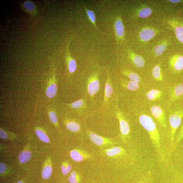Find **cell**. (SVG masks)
I'll return each instance as SVG.
<instances>
[{
    "mask_svg": "<svg viewBox=\"0 0 183 183\" xmlns=\"http://www.w3.org/2000/svg\"><path fill=\"white\" fill-rule=\"evenodd\" d=\"M140 124L148 133L153 144L157 151L161 148L160 135L156 125L152 118L147 115L142 114L139 117Z\"/></svg>",
    "mask_w": 183,
    "mask_h": 183,
    "instance_id": "obj_1",
    "label": "cell"
},
{
    "mask_svg": "<svg viewBox=\"0 0 183 183\" xmlns=\"http://www.w3.org/2000/svg\"><path fill=\"white\" fill-rule=\"evenodd\" d=\"M183 117V111H177L173 113L169 117V121L171 128L170 131V146L172 148L174 146V136L175 132L179 127Z\"/></svg>",
    "mask_w": 183,
    "mask_h": 183,
    "instance_id": "obj_2",
    "label": "cell"
},
{
    "mask_svg": "<svg viewBox=\"0 0 183 183\" xmlns=\"http://www.w3.org/2000/svg\"><path fill=\"white\" fill-rule=\"evenodd\" d=\"M159 30L156 27L145 26L139 29L137 34L139 41L142 43H146L156 36Z\"/></svg>",
    "mask_w": 183,
    "mask_h": 183,
    "instance_id": "obj_3",
    "label": "cell"
},
{
    "mask_svg": "<svg viewBox=\"0 0 183 183\" xmlns=\"http://www.w3.org/2000/svg\"><path fill=\"white\" fill-rule=\"evenodd\" d=\"M113 28L116 42L118 44H121L124 39L125 32L124 25L120 15H118L115 17Z\"/></svg>",
    "mask_w": 183,
    "mask_h": 183,
    "instance_id": "obj_4",
    "label": "cell"
},
{
    "mask_svg": "<svg viewBox=\"0 0 183 183\" xmlns=\"http://www.w3.org/2000/svg\"><path fill=\"white\" fill-rule=\"evenodd\" d=\"M153 10L149 6L141 4L132 10V16L134 19H146L151 16Z\"/></svg>",
    "mask_w": 183,
    "mask_h": 183,
    "instance_id": "obj_5",
    "label": "cell"
},
{
    "mask_svg": "<svg viewBox=\"0 0 183 183\" xmlns=\"http://www.w3.org/2000/svg\"><path fill=\"white\" fill-rule=\"evenodd\" d=\"M87 83V91L90 96H93L99 92L100 87L97 73L95 72L90 76Z\"/></svg>",
    "mask_w": 183,
    "mask_h": 183,
    "instance_id": "obj_6",
    "label": "cell"
},
{
    "mask_svg": "<svg viewBox=\"0 0 183 183\" xmlns=\"http://www.w3.org/2000/svg\"><path fill=\"white\" fill-rule=\"evenodd\" d=\"M116 115L119 123L120 130L122 138L124 140L130 134L129 125L125 119L124 115L119 110H117Z\"/></svg>",
    "mask_w": 183,
    "mask_h": 183,
    "instance_id": "obj_7",
    "label": "cell"
},
{
    "mask_svg": "<svg viewBox=\"0 0 183 183\" xmlns=\"http://www.w3.org/2000/svg\"><path fill=\"white\" fill-rule=\"evenodd\" d=\"M87 134L91 142L98 146H106L114 144L113 142L110 139L100 136L91 131L87 132Z\"/></svg>",
    "mask_w": 183,
    "mask_h": 183,
    "instance_id": "obj_8",
    "label": "cell"
},
{
    "mask_svg": "<svg viewBox=\"0 0 183 183\" xmlns=\"http://www.w3.org/2000/svg\"><path fill=\"white\" fill-rule=\"evenodd\" d=\"M167 22L174 32L177 39L183 44V24L173 19L167 20Z\"/></svg>",
    "mask_w": 183,
    "mask_h": 183,
    "instance_id": "obj_9",
    "label": "cell"
},
{
    "mask_svg": "<svg viewBox=\"0 0 183 183\" xmlns=\"http://www.w3.org/2000/svg\"><path fill=\"white\" fill-rule=\"evenodd\" d=\"M151 113L159 122L160 126L164 127H166V122L165 117L161 107L155 105L151 107Z\"/></svg>",
    "mask_w": 183,
    "mask_h": 183,
    "instance_id": "obj_10",
    "label": "cell"
},
{
    "mask_svg": "<svg viewBox=\"0 0 183 183\" xmlns=\"http://www.w3.org/2000/svg\"><path fill=\"white\" fill-rule=\"evenodd\" d=\"M70 154L72 159L76 162L85 161L91 157V155L87 152L80 150H72Z\"/></svg>",
    "mask_w": 183,
    "mask_h": 183,
    "instance_id": "obj_11",
    "label": "cell"
},
{
    "mask_svg": "<svg viewBox=\"0 0 183 183\" xmlns=\"http://www.w3.org/2000/svg\"><path fill=\"white\" fill-rule=\"evenodd\" d=\"M170 65L172 69L174 71L179 72L183 69V56L176 55L170 59Z\"/></svg>",
    "mask_w": 183,
    "mask_h": 183,
    "instance_id": "obj_12",
    "label": "cell"
},
{
    "mask_svg": "<svg viewBox=\"0 0 183 183\" xmlns=\"http://www.w3.org/2000/svg\"><path fill=\"white\" fill-rule=\"evenodd\" d=\"M128 54L130 60L137 67L140 68L144 66V59L142 56L135 53L130 49L128 50Z\"/></svg>",
    "mask_w": 183,
    "mask_h": 183,
    "instance_id": "obj_13",
    "label": "cell"
},
{
    "mask_svg": "<svg viewBox=\"0 0 183 183\" xmlns=\"http://www.w3.org/2000/svg\"><path fill=\"white\" fill-rule=\"evenodd\" d=\"M70 41L69 42L67 47V52L66 57V61L67 62V69L70 73H73L77 69L76 62L73 58L72 57L70 53L69 49V46Z\"/></svg>",
    "mask_w": 183,
    "mask_h": 183,
    "instance_id": "obj_14",
    "label": "cell"
},
{
    "mask_svg": "<svg viewBox=\"0 0 183 183\" xmlns=\"http://www.w3.org/2000/svg\"><path fill=\"white\" fill-rule=\"evenodd\" d=\"M56 80L53 76V78L52 79L46 91V95L47 97L52 98L56 96L57 91V87Z\"/></svg>",
    "mask_w": 183,
    "mask_h": 183,
    "instance_id": "obj_15",
    "label": "cell"
},
{
    "mask_svg": "<svg viewBox=\"0 0 183 183\" xmlns=\"http://www.w3.org/2000/svg\"><path fill=\"white\" fill-rule=\"evenodd\" d=\"M183 94V84H180L175 86L172 90L170 94V101L174 102Z\"/></svg>",
    "mask_w": 183,
    "mask_h": 183,
    "instance_id": "obj_16",
    "label": "cell"
},
{
    "mask_svg": "<svg viewBox=\"0 0 183 183\" xmlns=\"http://www.w3.org/2000/svg\"><path fill=\"white\" fill-rule=\"evenodd\" d=\"M168 42L166 41H162L158 43L153 49V53L155 56H161L166 50L168 46Z\"/></svg>",
    "mask_w": 183,
    "mask_h": 183,
    "instance_id": "obj_17",
    "label": "cell"
},
{
    "mask_svg": "<svg viewBox=\"0 0 183 183\" xmlns=\"http://www.w3.org/2000/svg\"><path fill=\"white\" fill-rule=\"evenodd\" d=\"M106 154L108 156L115 157L119 156L125 153V150L123 148L119 147H113L104 150Z\"/></svg>",
    "mask_w": 183,
    "mask_h": 183,
    "instance_id": "obj_18",
    "label": "cell"
},
{
    "mask_svg": "<svg viewBox=\"0 0 183 183\" xmlns=\"http://www.w3.org/2000/svg\"><path fill=\"white\" fill-rule=\"evenodd\" d=\"M113 89L112 84L111 78L109 75H108L105 87V93L104 102H106L108 101L109 97L113 93Z\"/></svg>",
    "mask_w": 183,
    "mask_h": 183,
    "instance_id": "obj_19",
    "label": "cell"
},
{
    "mask_svg": "<svg viewBox=\"0 0 183 183\" xmlns=\"http://www.w3.org/2000/svg\"><path fill=\"white\" fill-rule=\"evenodd\" d=\"M121 86L130 91H135L139 88V85L137 83L132 81H127L122 79L120 81Z\"/></svg>",
    "mask_w": 183,
    "mask_h": 183,
    "instance_id": "obj_20",
    "label": "cell"
},
{
    "mask_svg": "<svg viewBox=\"0 0 183 183\" xmlns=\"http://www.w3.org/2000/svg\"><path fill=\"white\" fill-rule=\"evenodd\" d=\"M122 73L128 78L131 81L137 82V83L140 82V77L139 75L136 73L125 69L122 71Z\"/></svg>",
    "mask_w": 183,
    "mask_h": 183,
    "instance_id": "obj_21",
    "label": "cell"
},
{
    "mask_svg": "<svg viewBox=\"0 0 183 183\" xmlns=\"http://www.w3.org/2000/svg\"><path fill=\"white\" fill-rule=\"evenodd\" d=\"M31 156V153L30 150H24L19 153L18 159L20 163L24 164L30 159Z\"/></svg>",
    "mask_w": 183,
    "mask_h": 183,
    "instance_id": "obj_22",
    "label": "cell"
},
{
    "mask_svg": "<svg viewBox=\"0 0 183 183\" xmlns=\"http://www.w3.org/2000/svg\"><path fill=\"white\" fill-rule=\"evenodd\" d=\"M162 92L157 89H152L146 94L148 99L151 101H155L162 96Z\"/></svg>",
    "mask_w": 183,
    "mask_h": 183,
    "instance_id": "obj_23",
    "label": "cell"
},
{
    "mask_svg": "<svg viewBox=\"0 0 183 183\" xmlns=\"http://www.w3.org/2000/svg\"><path fill=\"white\" fill-rule=\"evenodd\" d=\"M152 73L154 78L157 81H162L163 80L161 69L159 65L155 66L152 70Z\"/></svg>",
    "mask_w": 183,
    "mask_h": 183,
    "instance_id": "obj_24",
    "label": "cell"
},
{
    "mask_svg": "<svg viewBox=\"0 0 183 183\" xmlns=\"http://www.w3.org/2000/svg\"><path fill=\"white\" fill-rule=\"evenodd\" d=\"M84 9L86 12L87 16L88 17L90 21H91L92 24L93 25L95 28L98 31L101 32L96 26V17L94 12L92 10L87 9L86 7H84Z\"/></svg>",
    "mask_w": 183,
    "mask_h": 183,
    "instance_id": "obj_25",
    "label": "cell"
},
{
    "mask_svg": "<svg viewBox=\"0 0 183 183\" xmlns=\"http://www.w3.org/2000/svg\"><path fill=\"white\" fill-rule=\"evenodd\" d=\"M66 126L67 129L72 132H78L81 129L80 125L76 122L73 121L67 122Z\"/></svg>",
    "mask_w": 183,
    "mask_h": 183,
    "instance_id": "obj_26",
    "label": "cell"
},
{
    "mask_svg": "<svg viewBox=\"0 0 183 183\" xmlns=\"http://www.w3.org/2000/svg\"><path fill=\"white\" fill-rule=\"evenodd\" d=\"M52 167L50 164L45 165L42 171V177L44 179H48L52 173Z\"/></svg>",
    "mask_w": 183,
    "mask_h": 183,
    "instance_id": "obj_27",
    "label": "cell"
},
{
    "mask_svg": "<svg viewBox=\"0 0 183 183\" xmlns=\"http://www.w3.org/2000/svg\"><path fill=\"white\" fill-rule=\"evenodd\" d=\"M35 132L39 139L44 142L49 143L50 139L48 136L43 130L39 129H36Z\"/></svg>",
    "mask_w": 183,
    "mask_h": 183,
    "instance_id": "obj_28",
    "label": "cell"
},
{
    "mask_svg": "<svg viewBox=\"0 0 183 183\" xmlns=\"http://www.w3.org/2000/svg\"><path fill=\"white\" fill-rule=\"evenodd\" d=\"M72 167V165L67 162L62 163L61 165V170L62 174L67 175L71 171Z\"/></svg>",
    "mask_w": 183,
    "mask_h": 183,
    "instance_id": "obj_29",
    "label": "cell"
},
{
    "mask_svg": "<svg viewBox=\"0 0 183 183\" xmlns=\"http://www.w3.org/2000/svg\"><path fill=\"white\" fill-rule=\"evenodd\" d=\"M68 179L71 183H77L80 181V177L76 172L73 171L68 177Z\"/></svg>",
    "mask_w": 183,
    "mask_h": 183,
    "instance_id": "obj_30",
    "label": "cell"
},
{
    "mask_svg": "<svg viewBox=\"0 0 183 183\" xmlns=\"http://www.w3.org/2000/svg\"><path fill=\"white\" fill-rule=\"evenodd\" d=\"M85 104L84 99H80L72 103L70 106L73 109H79L83 107Z\"/></svg>",
    "mask_w": 183,
    "mask_h": 183,
    "instance_id": "obj_31",
    "label": "cell"
},
{
    "mask_svg": "<svg viewBox=\"0 0 183 183\" xmlns=\"http://www.w3.org/2000/svg\"><path fill=\"white\" fill-rule=\"evenodd\" d=\"M49 115L50 120L53 123L57 125L58 120L56 113L54 111H50L49 112Z\"/></svg>",
    "mask_w": 183,
    "mask_h": 183,
    "instance_id": "obj_32",
    "label": "cell"
},
{
    "mask_svg": "<svg viewBox=\"0 0 183 183\" xmlns=\"http://www.w3.org/2000/svg\"><path fill=\"white\" fill-rule=\"evenodd\" d=\"M23 5L25 8L29 12H32L35 9L34 4L32 2L30 1L25 2Z\"/></svg>",
    "mask_w": 183,
    "mask_h": 183,
    "instance_id": "obj_33",
    "label": "cell"
},
{
    "mask_svg": "<svg viewBox=\"0 0 183 183\" xmlns=\"http://www.w3.org/2000/svg\"><path fill=\"white\" fill-rule=\"evenodd\" d=\"M183 139V125L181 130L179 133V134L177 137L176 143L175 144L174 146V149L176 147V145L179 142Z\"/></svg>",
    "mask_w": 183,
    "mask_h": 183,
    "instance_id": "obj_34",
    "label": "cell"
},
{
    "mask_svg": "<svg viewBox=\"0 0 183 183\" xmlns=\"http://www.w3.org/2000/svg\"><path fill=\"white\" fill-rule=\"evenodd\" d=\"M0 137L3 139H7L8 138L7 133L2 129H0Z\"/></svg>",
    "mask_w": 183,
    "mask_h": 183,
    "instance_id": "obj_35",
    "label": "cell"
},
{
    "mask_svg": "<svg viewBox=\"0 0 183 183\" xmlns=\"http://www.w3.org/2000/svg\"><path fill=\"white\" fill-rule=\"evenodd\" d=\"M7 169V165L3 162L0 163V173L1 174L3 173L6 171Z\"/></svg>",
    "mask_w": 183,
    "mask_h": 183,
    "instance_id": "obj_36",
    "label": "cell"
},
{
    "mask_svg": "<svg viewBox=\"0 0 183 183\" xmlns=\"http://www.w3.org/2000/svg\"><path fill=\"white\" fill-rule=\"evenodd\" d=\"M17 183H24L23 182L21 181H19L17 182Z\"/></svg>",
    "mask_w": 183,
    "mask_h": 183,
    "instance_id": "obj_37",
    "label": "cell"
}]
</instances>
